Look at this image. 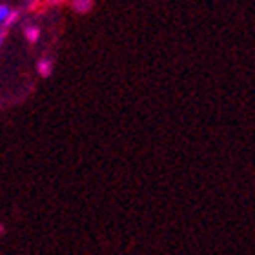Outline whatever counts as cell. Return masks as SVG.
Wrapping results in <instances>:
<instances>
[{"label": "cell", "instance_id": "1", "mask_svg": "<svg viewBox=\"0 0 255 255\" xmlns=\"http://www.w3.org/2000/svg\"><path fill=\"white\" fill-rule=\"evenodd\" d=\"M37 71L42 77H49V75L53 73V62H51V59H40L37 64Z\"/></svg>", "mask_w": 255, "mask_h": 255}, {"label": "cell", "instance_id": "2", "mask_svg": "<svg viewBox=\"0 0 255 255\" xmlns=\"http://www.w3.org/2000/svg\"><path fill=\"white\" fill-rule=\"evenodd\" d=\"M24 35H26L27 42L35 44L40 38V29H38L37 26H27L26 29H24Z\"/></svg>", "mask_w": 255, "mask_h": 255}, {"label": "cell", "instance_id": "3", "mask_svg": "<svg viewBox=\"0 0 255 255\" xmlns=\"http://www.w3.org/2000/svg\"><path fill=\"white\" fill-rule=\"evenodd\" d=\"M91 7H93V2H90V0H75L73 2V9L77 13H88V11H91Z\"/></svg>", "mask_w": 255, "mask_h": 255}, {"label": "cell", "instance_id": "4", "mask_svg": "<svg viewBox=\"0 0 255 255\" xmlns=\"http://www.w3.org/2000/svg\"><path fill=\"white\" fill-rule=\"evenodd\" d=\"M18 9H9V13H7V16H5V20H4V26L7 27V26H13L16 22V18H18Z\"/></svg>", "mask_w": 255, "mask_h": 255}, {"label": "cell", "instance_id": "5", "mask_svg": "<svg viewBox=\"0 0 255 255\" xmlns=\"http://www.w3.org/2000/svg\"><path fill=\"white\" fill-rule=\"evenodd\" d=\"M7 13H9V7L7 5H0V24L5 20V16H7Z\"/></svg>", "mask_w": 255, "mask_h": 255}, {"label": "cell", "instance_id": "6", "mask_svg": "<svg viewBox=\"0 0 255 255\" xmlns=\"http://www.w3.org/2000/svg\"><path fill=\"white\" fill-rule=\"evenodd\" d=\"M4 38H5V29L4 27H0V44L4 42Z\"/></svg>", "mask_w": 255, "mask_h": 255}, {"label": "cell", "instance_id": "7", "mask_svg": "<svg viewBox=\"0 0 255 255\" xmlns=\"http://www.w3.org/2000/svg\"><path fill=\"white\" fill-rule=\"evenodd\" d=\"M4 232H5V230H4V228H2V226H0V234H4Z\"/></svg>", "mask_w": 255, "mask_h": 255}]
</instances>
